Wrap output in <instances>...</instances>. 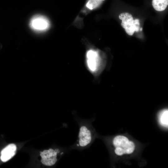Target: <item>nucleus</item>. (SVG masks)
Segmentation results:
<instances>
[{
  "mask_svg": "<svg viewBox=\"0 0 168 168\" xmlns=\"http://www.w3.org/2000/svg\"><path fill=\"white\" fill-rule=\"evenodd\" d=\"M112 143L115 148L114 152L119 156L132 154L135 150L134 143L124 136H115L113 140Z\"/></svg>",
  "mask_w": 168,
  "mask_h": 168,
  "instance_id": "2",
  "label": "nucleus"
},
{
  "mask_svg": "<svg viewBox=\"0 0 168 168\" xmlns=\"http://www.w3.org/2000/svg\"><path fill=\"white\" fill-rule=\"evenodd\" d=\"M31 26L34 29L38 30H43L47 29L49 26L48 20L44 17L38 16L32 19Z\"/></svg>",
  "mask_w": 168,
  "mask_h": 168,
  "instance_id": "6",
  "label": "nucleus"
},
{
  "mask_svg": "<svg viewBox=\"0 0 168 168\" xmlns=\"http://www.w3.org/2000/svg\"><path fill=\"white\" fill-rule=\"evenodd\" d=\"M86 56L87 65L88 68L92 72H96L100 66L98 53L95 50L91 49L87 52Z\"/></svg>",
  "mask_w": 168,
  "mask_h": 168,
  "instance_id": "5",
  "label": "nucleus"
},
{
  "mask_svg": "<svg viewBox=\"0 0 168 168\" xmlns=\"http://www.w3.org/2000/svg\"><path fill=\"white\" fill-rule=\"evenodd\" d=\"M79 129L77 140L72 149L82 150L89 147L94 141L96 133L91 122L87 120L79 121Z\"/></svg>",
  "mask_w": 168,
  "mask_h": 168,
  "instance_id": "1",
  "label": "nucleus"
},
{
  "mask_svg": "<svg viewBox=\"0 0 168 168\" xmlns=\"http://www.w3.org/2000/svg\"><path fill=\"white\" fill-rule=\"evenodd\" d=\"M99 0V1H101L103 0Z\"/></svg>",
  "mask_w": 168,
  "mask_h": 168,
  "instance_id": "11",
  "label": "nucleus"
},
{
  "mask_svg": "<svg viewBox=\"0 0 168 168\" xmlns=\"http://www.w3.org/2000/svg\"><path fill=\"white\" fill-rule=\"evenodd\" d=\"M122 21L121 26L124 29L126 33L129 35H133L135 31L138 32L140 29L138 19L134 20L132 15L128 12H123L119 15Z\"/></svg>",
  "mask_w": 168,
  "mask_h": 168,
  "instance_id": "3",
  "label": "nucleus"
},
{
  "mask_svg": "<svg viewBox=\"0 0 168 168\" xmlns=\"http://www.w3.org/2000/svg\"><path fill=\"white\" fill-rule=\"evenodd\" d=\"M100 1L99 0H89L87 2L86 7L90 9L96 7L99 4Z\"/></svg>",
  "mask_w": 168,
  "mask_h": 168,
  "instance_id": "10",
  "label": "nucleus"
},
{
  "mask_svg": "<svg viewBox=\"0 0 168 168\" xmlns=\"http://www.w3.org/2000/svg\"><path fill=\"white\" fill-rule=\"evenodd\" d=\"M16 147L14 144H11L4 148L1 152L0 159L4 162L11 159L15 154Z\"/></svg>",
  "mask_w": 168,
  "mask_h": 168,
  "instance_id": "7",
  "label": "nucleus"
},
{
  "mask_svg": "<svg viewBox=\"0 0 168 168\" xmlns=\"http://www.w3.org/2000/svg\"><path fill=\"white\" fill-rule=\"evenodd\" d=\"M58 148L54 149L49 148L40 152L41 157V162L44 165L51 166L54 165L57 161V156L60 153Z\"/></svg>",
  "mask_w": 168,
  "mask_h": 168,
  "instance_id": "4",
  "label": "nucleus"
},
{
  "mask_svg": "<svg viewBox=\"0 0 168 168\" xmlns=\"http://www.w3.org/2000/svg\"><path fill=\"white\" fill-rule=\"evenodd\" d=\"M168 111L167 109L162 110L159 115V121L161 124L165 127H168Z\"/></svg>",
  "mask_w": 168,
  "mask_h": 168,
  "instance_id": "9",
  "label": "nucleus"
},
{
  "mask_svg": "<svg viewBox=\"0 0 168 168\" xmlns=\"http://www.w3.org/2000/svg\"><path fill=\"white\" fill-rule=\"evenodd\" d=\"M168 0H152V5L156 11H162L167 7Z\"/></svg>",
  "mask_w": 168,
  "mask_h": 168,
  "instance_id": "8",
  "label": "nucleus"
}]
</instances>
